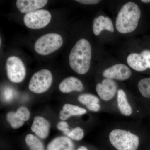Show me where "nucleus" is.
Returning a JSON list of instances; mask_svg holds the SVG:
<instances>
[{
  "instance_id": "obj_1",
  "label": "nucleus",
  "mask_w": 150,
  "mask_h": 150,
  "mask_svg": "<svg viewBox=\"0 0 150 150\" xmlns=\"http://www.w3.org/2000/svg\"><path fill=\"white\" fill-rule=\"evenodd\" d=\"M91 56V47L89 42L84 38L80 39L70 52V67L78 74H84L89 70Z\"/></svg>"
},
{
  "instance_id": "obj_2",
  "label": "nucleus",
  "mask_w": 150,
  "mask_h": 150,
  "mask_svg": "<svg viewBox=\"0 0 150 150\" xmlns=\"http://www.w3.org/2000/svg\"><path fill=\"white\" fill-rule=\"evenodd\" d=\"M141 16V10L137 4L133 2L126 3L122 7L116 18V29L121 33L133 32L138 26Z\"/></svg>"
},
{
  "instance_id": "obj_3",
  "label": "nucleus",
  "mask_w": 150,
  "mask_h": 150,
  "mask_svg": "<svg viewBox=\"0 0 150 150\" xmlns=\"http://www.w3.org/2000/svg\"><path fill=\"white\" fill-rule=\"evenodd\" d=\"M109 138L111 144L118 150H137L139 144V137L126 130H113Z\"/></svg>"
},
{
  "instance_id": "obj_4",
  "label": "nucleus",
  "mask_w": 150,
  "mask_h": 150,
  "mask_svg": "<svg viewBox=\"0 0 150 150\" xmlns=\"http://www.w3.org/2000/svg\"><path fill=\"white\" fill-rule=\"evenodd\" d=\"M63 43L62 36L56 33H49L41 36L34 45L35 51L42 56H46L61 48Z\"/></svg>"
},
{
  "instance_id": "obj_5",
  "label": "nucleus",
  "mask_w": 150,
  "mask_h": 150,
  "mask_svg": "<svg viewBox=\"0 0 150 150\" xmlns=\"http://www.w3.org/2000/svg\"><path fill=\"white\" fill-rule=\"evenodd\" d=\"M53 81V76L50 71L43 69L35 73L30 81L28 88L36 93H41L48 90Z\"/></svg>"
},
{
  "instance_id": "obj_6",
  "label": "nucleus",
  "mask_w": 150,
  "mask_h": 150,
  "mask_svg": "<svg viewBox=\"0 0 150 150\" xmlns=\"http://www.w3.org/2000/svg\"><path fill=\"white\" fill-rule=\"evenodd\" d=\"M7 74L9 79L15 83L21 82L26 75V69L21 59L15 56H11L6 62Z\"/></svg>"
},
{
  "instance_id": "obj_7",
  "label": "nucleus",
  "mask_w": 150,
  "mask_h": 150,
  "mask_svg": "<svg viewBox=\"0 0 150 150\" xmlns=\"http://www.w3.org/2000/svg\"><path fill=\"white\" fill-rule=\"evenodd\" d=\"M51 18V15L48 11L39 9L25 14L23 21L28 28L33 29H39L47 26Z\"/></svg>"
},
{
  "instance_id": "obj_8",
  "label": "nucleus",
  "mask_w": 150,
  "mask_h": 150,
  "mask_svg": "<svg viewBox=\"0 0 150 150\" xmlns=\"http://www.w3.org/2000/svg\"><path fill=\"white\" fill-rule=\"evenodd\" d=\"M127 62L131 68L138 71L150 69V51L146 50L141 54H130L127 57Z\"/></svg>"
},
{
  "instance_id": "obj_9",
  "label": "nucleus",
  "mask_w": 150,
  "mask_h": 150,
  "mask_svg": "<svg viewBox=\"0 0 150 150\" xmlns=\"http://www.w3.org/2000/svg\"><path fill=\"white\" fill-rule=\"evenodd\" d=\"M118 86L112 79H105L100 83L96 86V91L100 98L105 101H108L115 96Z\"/></svg>"
},
{
  "instance_id": "obj_10",
  "label": "nucleus",
  "mask_w": 150,
  "mask_h": 150,
  "mask_svg": "<svg viewBox=\"0 0 150 150\" xmlns=\"http://www.w3.org/2000/svg\"><path fill=\"white\" fill-rule=\"evenodd\" d=\"M132 75L129 67L123 64H117L105 70L103 73V77L106 79H115L120 81L126 80Z\"/></svg>"
},
{
  "instance_id": "obj_11",
  "label": "nucleus",
  "mask_w": 150,
  "mask_h": 150,
  "mask_svg": "<svg viewBox=\"0 0 150 150\" xmlns=\"http://www.w3.org/2000/svg\"><path fill=\"white\" fill-rule=\"evenodd\" d=\"M47 0H17L16 5L23 13H28L42 8L48 3Z\"/></svg>"
},
{
  "instance_id": "obj_12",
  "label": "nucleus",
  "mask_w": 150,
  "mask_h": 150,
  "mask_svg": "<svg viewBox=\"0 0 150 150\" xmlns=\"http://www.w3.org/2000/svg\"><path fill=\"white\" fill-rule=\"evenodd\" d=\"M49 121L41 116H36L31 126V130L39 138L46 139L48 137L50 130Z\"/></svg>"
},
{
  "instance_id": "obj_13",
  "label": "nucleus",
  "mask_w": 150,
  "mask_h": 150,
  "mask_svg": "<svg viewBox=\"0 0 150 150\" xmlns=\"http://www.w3.org/2000/svg\"><path fill=\"white\" fill-rule=\"evenodd\" d=\"M59 89L63 93H69L73 91H83L84 86L82 82L78 78L69 77L65 79L60 83Z\"/></svg>"
},
{
  "instance_id": "obj_14",
  "label": "nucleus",
  "mask_w": 150,
  "mask_h": 150,
  "mask_svg": "<svg viewBox=\"0 0 150 150\" xmlns=\"http://www.w3.org/2000/svg\"><path fill=\"white\" fill-rule=\"evenodd\" d=\"M94 34L98 35L103 30H105L111 33L114 32V27L111 19L108 17L100 16L96 18L93 21Z\"/></svg>"
},
{
  "instance_id": "obj_15",
  "label": "nucleus",
  "mask_w": 150,
  "mask_h": 150,
  "mask_svg": "<svg viewBox=\"0 0 150 150\" xmlns=\"http://www.w3.org/2000/svg\"><path fill=\"white\" fill-rule=\"evenodd\" d=\"M74 144L69 138L59 137L51 141L47 146L46 150H72Z\"/></svg>"
},
{
  "instance_id": "obj_16",
  "label": "nucleus",
  "mask_w": 150,
  "mask_h": 150,
  "mask_svg": "<svg viewBox=\"0 0 150 150\" xmlns=\"http://www.w3.org/2000/svg\"><path fill=\"white\" fill-rule=\"evenodd\" d=\"M87 111L84 108L70 104H66L63 106V109L59 113V118L64 121L72 116L83 115Z\"/></svg>"
},
{
  "instance_id": "obj_17",
  "label": "nucleus",
  "mask_w": 150,
  "mask_h": 150,
  "mask_svg": "<svg viewBox=\"0 0 150 150\" xmlns=\"http://www.w3.org/2000/svg\"><path fill=\"white\" fill-rule=\"evenodd\" d=\"M117 101L120 112L126 116L131 115L132 112V108L129 104L126 94L123 90L119 89L118 91Z\"/></svg>"
},
{
  "instance_id": "obj_18",
  "label": "nucleus",
  "mask_w": 150,
  "mask_h": 150,
  "mask_svg": "<svg viewBox=\"0 0 150 150\" xmlns=\"http://www.w3.org/2000/svg\"><path fill=\"white\" fill-rule=\"evenodd\" d=\"M25 141L30 150H44L43 143L34 135L28 134L25 137Z\"/></svg>"
},
{
  "instance_id": "obj_19",
  "label": "nucleus",
  "mask_w": 150,
  "mask_h": 150,
  "mask_svg": "<svg viewBox=\"0 0 150 150\" xmlns=\"http://www.w3.org/2000/svg\"><path fill=\"white\" fill-rule=\"evenodd\" d=\"M138 87L142 96L150 98V78L142 79L139 82Z\"/></svg>"
},
{
  "instance_id": "obj_20",
  "label": "nucleus",
  "mask_w": 150,
  "mask_h": 150,
  "mask_svg": "<svg viewBox=\"0 0 150 150\" xmlns=\"http://www.w3.org/2000/svg\"><path fill=\"white\" fill-rule=\"evenodd\" d=\"M7 120L14 129H17L23 126L24 121H22L16 116V112H10L6 115Z\"/></svg>"
},
{
  "instance_id": "obj_21",
  "label": "nucleus",
  "mask_w": 150,
  "mask_h": 150,
  "mask_svg": "<svg viewBox=\"0 0 150 150\" xmlns=\"http://www.w3.org/2000/svg\"><path fill=\"white\" fill-rule=\"evenodd\" d=\"M78 100L86 106L94 103H99V99L97 97L91 94H83L78 97Z\"/></svg>"
},
{
  "instance_id": "obj_22",
  "label": "nucleus",
  "mask_w": 150,
  "mask_h": 150,
  "mask_svg": "<svg viewBox=\"0 0 150 150\" xmlns=\"http://www.w3.org/2000/svg\"><path fill=\"white\" fill-rule=\"evenodd\" d=\"M64 134L75 141H80L83 138L84 131L80 127H77L73 130H69Z\"/></svg>"
},
{
  "instance_id": "obj_23",
  "label": "nucleus",
  "mask_w": 150,
  "mask_h": 150,
  "mask_svg": "<svg viewBox=\"0 0 150 150\" xmlns=\"http://www.w3.org/2000/svg\"><path fill=\"white\" fill-rule=\"evenodd\" d=\"M16 116L22 121H27L30 117V112L27 108L21 106L19 108L16 112Z\"/></svg>"
},
{
  "instance_id": "obj_24",
  "label": "nucleus",
  "mask_w": 150,
  "mask_h": 150,
  "mask_svg": "<svg viewBox=\"0 0 150 150\" xmlns=\"http://www.w3.org/2000/svg\"><path fill=\"white\" fill-rule=\"evenodd\" d=\"M57 127L59 130L63 131L64 134L69 130L68 123L65 121H62L59 122L57 124Z\"/></svg>"
},
{
  "instance_id": "obj_25",
  "label": "nucleus",
  "mask_w": 150,
  "mask_h": 150,
  "mask_svg": "<svg viewBox=\"0 0 150 150\" xmlns=\"http://www.w3.org/2000/svg\"><path fill=\"white\" fill-rule=\"evenodd\" d=\"M76 1L86 5H93L98 4L100 1L98 0H76Z\"/></svg>"
},
{
  "instance_id": "obj_26",
  "label": "nucleus",
  "mask_w": 150,
  "mask_h": 150,
  "mask_svg": "<svg viewBox=\"0 0 150 150\" xmlns=\"http://www.w3.org/2000/svg\"><path fill=\"white\" fill-rule=\"evenodd\" d=\"M87 108L91 111L98 112L100 109V105L98 103H94L86 106Z\"/></svg>"
},
{
  "instance_id": "obj_27",
  "label": "nucleus",
  "mask_w": 150,
  "mask_h": 150,
  "mask_svg": "<svg viewBox=\"0 0 150 150\" xmlns=\"http://www.w3.org/2000/svg\"><path fill=\"white\" fill-rule=\"evenodd\" d=\"M77 150H88L87 148L86 147L83 146H81L79 148H78V149Z\"/></svg>"
},
{
  "instance_id": "obj_28",
  "label": "nucleus",
  "mask_w": 150,
  "mask_h": 150,
  "mask_svg": "<svg viewBox=\"0 0 150 150\" xmlns=\"http://www.w3.org/2000/svg\"><path fill=\"white\" fill-rule=\"evenodd\" d=\"M142 2L144 3H149L150 2V0H142Z\"/></svg>"
}]
</instances>
